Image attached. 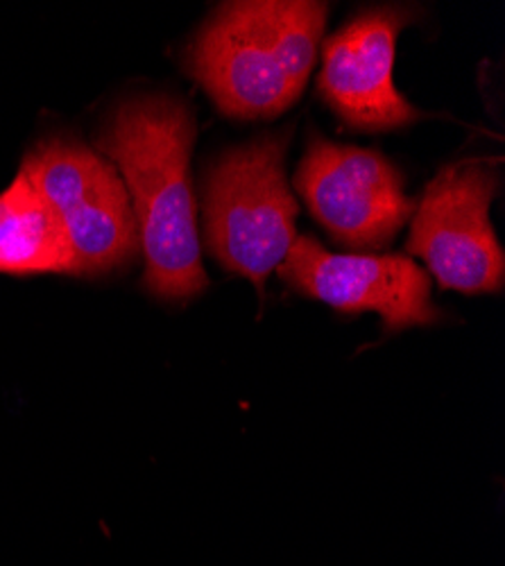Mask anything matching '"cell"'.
Here are the masks:
<instances>
[{
  "label": "cell",
  "mask_w": 505,
  "mask_h": 566,
  "mask_svg": "<svg viewBox=\"0 0 505 566\" xmlns=\"http://www.w3.org/2000/svg\"><path fill=\"white\" fill-rule=\"evenodd\" d=\"M193 138L191 109L166 96L123 103L98 138V150L116 164L127 188L146 254V286L170 302L207 289L189 175Z\"/></svg>",
  "instance_id": "obj_1"
},
{
  "label": "cell",
  "mask_w": 505,
  "mask_h": 566,
  "mask_svg": "<svg viewBox=\"0 0 505 566\" xmlns=\"http://www.w3.org/2000/svg\"><path fill=\"white\" fill-rule=\"evenodd\" d=\"M327 14V3L311 0L227 3L193 43L189 71L222 114L277 116L306 88Z\"/></svg>",
  "instance_id": "obj_2"
},
{
  "label": "cell",
  "mask_w": 505,
  "mask_h": 566,
  "mask_svg": "<svg viewBox=\"0 0 505 566\" xmlns=\"http://www.w3.org/2000/svg\"><path fill=\"white\" fill-rule=\"evenodd\" d=\"M288 138L284 129L227 153L207 184L209 250L227 270L248 276L259 293L297 239V202L284 168Z\"/></svg>",
  "instance_id": "obj_3"
},
{
  "label": "cell",
  "mask_w": 505,
  "mask_h": 566,
  "mask_svg": "<svg viewBox=\"0 0 505 566\" xmlns=\"http://www.w3.org/2000/svg\"><path fill=\"white\" fill-rule=\"evenodd\" d=\"M21 172L62 220L73 274H103L139 252L127 188L103 155L75 140L51 138L23 159Z\"/></svg>",
  "instance_id": "obj_4"
},
{
  "label": "cell",
  "mask_w": 505,
  "mask_h": 566,
  "mask_svg": "<svg viewBox=\"0 0 505 566\" xmlns=\"http://www.w3.org/2000/svg\"><path fill=\"white\" fill-rule=\"evenodd\" d=\"M496 188V164L481 159L453 164L429 184L406 250L442 289L465 295L503 289L505 254L490 222Z\"/></svg>",
  "instance_id": "obj_5"
},
{
  "label": "cell",
  "mask_w": 505,
  "mask_h": 566,
  "mask_svg": "<svg viewBox=\"0 0 505 566\" xmlns=\"http://www.w3.org/2000/svg\"><path fill=\"white\" fill-rule=\"evenodd\" d=\"M295 188L313 218L354 254L386 250L415 211L383 155L332 144L317 132L308 136Z\"/></svg>",
  "instance_id": "obj_6"
},
{
  "label": "cell",
  "mask_w": 505,
  "mask_h": 566,
  "mask_svg": "<svg viewBox=\"0 0 505 566\" xmlns=\"http://www.w3.org/2000/svg\"><path fill=\"white\" fill-rule=\"evenodd\" d=\"M277 272L299 295L336 311L377 313L386 334L442 317L431 302V279L401 254H332L308 235H297Z\"/></svg>",
  "instance_id": "obj_7"
},
{
  "label": "cell",
  "mask_w": 505,
  "mask_h": 566,
  "mask_svg": "<svg viewBox=\"0 0 505 566\" xmlns=\"http://www.w3.org/2000/svg\"><path fill=\"white\" fill-rule=\"evenodd\" d=\"M406 23L403 10L379 8L358 14L325 43L317 88L349 127L388 132L422 116L392 82L397 36Z\"/></svg>",
  "instance_id": "obj_8"
},
{
  "label": "cell",
  "mask_w": 505,
  "mask_h": 566,
  "mask_svg": "<svg viewBox=\"0 0 505 566\" xmlns=\"http://www.w3.org/2000/svg\"><path fill=\"white\" fill-rule=\"evenodd\" d=\"M0 272L73 274L62 220L23 172L0 193Z\"/></svg>",
  "instance_id": "obj_9"
}]
</instances>
